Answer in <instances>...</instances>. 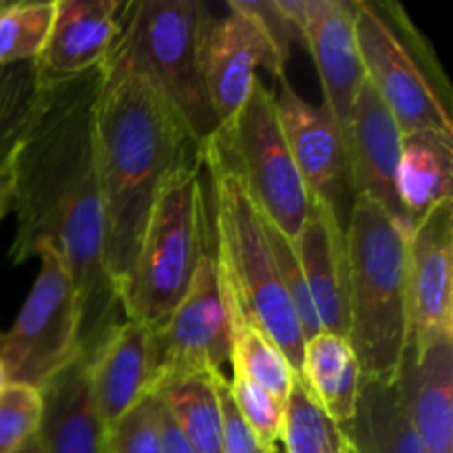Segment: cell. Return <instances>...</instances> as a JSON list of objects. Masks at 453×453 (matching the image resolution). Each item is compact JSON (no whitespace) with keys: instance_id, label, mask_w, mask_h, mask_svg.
<instances>
[{"instance_id":"277c9868","label":"cell","mask_w":453,"mask_h":453,"mask_svg":"<svg viewBox=\"0 0 453 453\" xmlns=\"http://www.w3.org/2000/svg\"><path fill=\"white\" fill-rule=\"evenodd\" d=\"M203 164L211 181L215 259L226 305L257 323L299 376L305 336L279 277L264 219L212 140L203 142Z\"/></svg>"},{"instance_id":"3957f363","label":"cell","mask_w":453,"mask_h":453,"mask_svg":"<svg viewBox=\"0 0 453 453\" xmlns=\"http://www.w3.org/2000/svg\"><path fill=\"white\" fill-rule=\"evenodd\" d=\"M380 203L354 197L345 228L348 343L363 379L394 383L410 348L407 239Z\"/></svg>"},{"instance_id":"30bf717a","label":"cell","mask_w":453,"mask_h":453,"mask_svg":"<svg viewBox=\"0 0 453 453\" xmlns=\"http://www.w3.org/2000/svg\"><path fill=\"white\" fill-rule=\"evenodd\" d=\"M230 352V317L212 243L199 259L184 299L162 326L150 330L149 396L188 376H224Z\"/></svg>"},{"instance_id":"7402d4cb","label":"cell","mask_w":453,"mask_h":453,"mask_svg":"<svg viewBox=\"0 0 453 453\" xmlns=\"http://www.w3.org/2000/svg\"><path fill=\"white\" fill-rule=\"evenodd\" d=\"M453 186V135L418 131L403 135L396 195L411 226L432 208L449 202Z\"/></svg>"},{"instance_id":"ba28073f","label":"cell","mask_w":453,"mask_h":453,"mask_svg":"<svg viewBox=\"0 0 453 453\" xmlns=\"http://www.w3.org/2000/svg\"><path fill=\"white\" fill-rule=\"evenodd\" d=\"M264 219L295 239L310 212V195L295 166L274 93L257 78L234 119L211 137Z\"/></svg>"},{"instance_id":"cb8c5ba5","label":"cell","mask_w":453,"mask_h":453,"mask_svg":"<svg viewBox=\"0 0 453 453\" xmlns=\"http://www.w3.org/2000/svg\"><path fill=\"white\" fill-rule=\"evenodd\" d=\"M215 379L188 376V379L173 380L153 394L162 398L181 436L195 453L224 451V420H221Z\"/></svg>"},{"instance_id":"d6986e66","label":"cell","mask_w":453,"mask_h":453,"mask_svg":"<svg viewBox=\"0 0 453 453\" xmlns=\"http://www.w3.org/2000/svg\"><path fill=\"white\" fill-rule=\"evenodd\" d=\"M40 394L42 414L35 434L40 453H100L104 427L93 398L87 357H75Z\"/></svg>"},{"instance_id":"d4e9b609","label":"cell","mask_w":453,"mask_h":453,"mask_svg":"<svg viewBox=\"0 0 453 453\" xmlns=\"http://www.w3.org/2000/svg\"><path fill=\"white\" fill-rule=\"evenodd\" d=\"M228 317L230 339H233V352H230V367H233V372L259 385L261 389L273 394L277 401L286 405L296 379L286 354L250 319H246L243 314L234 312L230 308Z\"/></svg>"},{"instance_id":"603a6c76","label":"cell","mask_w":453,"mask_h":453,"mask_svg":"<svg viewBox=\"0 0 453 453\" xmlns=\"http://www.w3.org/2000/svg\"><path fill=\"white\" fill-rule=\"evenodd\" d=\"M343 436L361 453H423L401 379L394 383L361 379L357 414Z\"/></svg>"},{"instance_id":"5b68a950","label":"cell","mask_w":453,"mask_h":453,"mask_svg":"<svg viewBox=\"0 0 453 453\" xmlns=\"http://www.w3.org/2000/svg\"><path fill=\"white\" fill-rule=\"evenodd\" d=\"M208 195L203 153L164 181L131 270L119 286L124 317L153 330L184 299L199 259L215 243Z\"/></svg>"},{"instance_id":"e0dca14e","label":"cell","mask_w":453,"mask_h":453,"mask_svg":"<svg viewBox=\"0 0 453 453\" xmlns=\"http://www.w3.org/2000/svg\"><path fill=\"white\" fill-rule=\"evenodd\" d=\"M292 242L321 332L348 336V252L343 224L330 208L312 202Z\"/></svg>"},{"instance_id":"484cf974","label":"cell","mask_w":453,"mask_h":453,"mask_svg":"<svg viewBox=\"0 0 453 453\" xmlns=\"http://www.w3.org/2000/svg\"><path fill=\"white\" fill-rule=\"evenodd\" d=\"M38 96L40 75L35 62L0 65V168L12 164L35 113Z\"/></svg>"},{"instance_id":"52a82bcc","label":"cell","mask_w":453,"mask_h":453,"mask_svg":"<svg viewBox=\"0 0 453 453\" xmlns=\"http://www.w3.org/2000/svg\"><path fill=\"white\" fill-rule=\"evenodd\" d=\"M354 34L363 73L401 127L403 135H453L449 91L436 56L394 3L354 0Z\"/></svg>"},{"instance_id":"4316f807","label":"cell","mask_w":453,"mask_h":453,"mask_svg":"<svg viewBox=\"0 0 453 453\" xmlns=\"http://www.w3.org/2000/svg\"><path fill=\"white\" fill-rule=\"evenodd\" d=\"M56 0L4 3L0 9V65L35 62L44 49Z\"/></svg>"},{"instance_id":"d590c367","label":"cell","mask_w":453,"mask_h":453,"mask_svg":"<svg viewBox=\"0 0 453 453\" xmlns=\"http://www.w3.org/2000/svg\"><path fill=\"white\" fill-rule=\"evenodd\" d=\"M20 453H40V449H38V442H35V438H34V441H31L29 445H27L25 449H22Z\"/></svg>"},{"instance_id":"2e32d148","label":"cell","mask_w":453,"mask_h":453,"mask_svg":"<svg viewBox=\"0 0 453 453\" xmlns=\"http://www.w3.org/2000/svg\"><path fill=\"white\" fill-rule=\"evenodd\" d=\"M124 3L56 0L53 25L35 60L40 82L71 80L104 65L119 34Z\"/></svg>"},{"instance_id":"8fae6325","label":"cell","mask_w":453,"mask_h":453,"mask_svg":"<svg viewBox=\"0 0 453 453\" xmlns=\"http://www.w3.org/2000/svg\"><path fill=\"white\" fill-rule=\"evenodd\" d=\"M308 47L323 88V109L330 113L345 144L349 115L361 88V56L354 34V0H279Z\"/></svg>"},{"instance_id":"5bb4252c","label":"cell","mask_w":453,"mask_h":453,"mask_svg":"<svg viewBox=\"0 0 453 453\" xmlns=\"http://www.w3.org/2000/svg\"><path fill=\"white\" fill-rule=\"evenodd\" d=\"M286 65L257 22L230 0L228 13L212 18L203 42V84L219 128L233 122L250 97L257 66L279 84L286 80Z\"/></svg>"},{"instance_id":"1f68e13d","label":"cell","mask_w":453,"mask_h":453,"mask_svg":"<svg viewBox=\"0 0 453 453\" xmlns=\"http://www.w3.org/2000/svg\"><path fill=\"white\" fill-rule=\"evenodd\" d=\"M217 396H219L221 420H224V451L221 453H268L257 442L248 425L243 423L242 414L234 407L230 396V385L226 376H217Z\"/></svg>"},{"instance_id":"8992f818","label":"cell","mask_w":453,"mask_h":453,"mask_svg":"<svg viewBox=\"0 0 453 453\" xmlns=\"http://www.w3.org/2000/svg\"><path fill=\"white\" fill-rule=\"evenodd\" d=\"M211 22L199 0L124 3L119 34L111 47L150 80L202 144L219 131L203 84V42Z\"/></svg>"},{"instance_id":"9c48e42d","label":"cell","mask_w":453,"mask_h":453,"mask_svg":"<svg viewBox=\"0 0 453 453\" xmlns=\"http://www.w3.org/2000/svg\"><path fill=\"white\" fill-rule=\"evenodd\" d=\"M40 273L12 327L0 332V370L7 385L42 389L80 357L78 303L66 265L51 243L35 252Z\"/></svg>"},{"instance_id":"4dcf8cb0","label":"cell","mask_w":453,"mask_h":453,"mask_svg":"<svg viewBox=\"0 0 453 453\" xmlns=\"http://www.w3.org/2000/svg\"><path fill=\"white\" fill-rule=\"evenodd\" d=\"M100 453H162L157 398L146 396L104 432Z\"/></svg>"},{"instance_id":"6da1fadb","label":"cell","mask_w":453,"mask_h":453,"mask_svg":"<svg viewBox=\"0 0 453 453\" xmlns=\"http://www.w3.org/2000/svg\"><path fill=\"white\" fill-rule=\"evenodd\" d=\"M102 66L40 82L35 113L12 157L16 237L9 261L35 259L42 243L62 257L78 303V343L91 357L122 323L119 290L106 265V221L96 159V100Z\"/></svg>"},{"instance_id":"e575fe53","label":"cell","mask_w":453,"mask_h":453,"mask_svg":"<svg viewBox=\"0 0 453 453\" xmlns=\"http://www.w3.org/2000/svg\"><path fill=\"white\" fill-rule=\"evenodd\" d=\"M343 453H361V451H358V449H357V447H354V445H352V442H349V441H348V438H345V436H343Z\"/></svg>"},{"instance_id":"4fadbf2b","label":"cell","mask_w":453,"mask_h":453,"mask_svg":"<svg viewBox=\"0 0 453 453\" xmlns=\"http://www.w3.org/2000/svg\"><path fill=\"white\" fill-rule=\"evenodd\" d=\"M274 109L295 166L312 202L330 208L348 228L352 188L343 137L323 106L301 97L288 80L277 84Z\"/></svg>"},{"instance_id":"f35d334b","label":"cell","mask_w":453,"mask_h":453,"mask_svg":"<svg viewBox=\"0 0 453 453\" xmlns=\"http://www.w3.org/2000/svg\"><path fill=\"white\" fill-rule=\"evenodd\" d=\"M3 4H4V0H0V9H3Z\"/></svg>"},{"instance_id":"7c38bea8","label":"cell","mask_w":453,"mask_h":453,"mask_svg":"<svg viewBox=\"0 0 453 453\" xmlns=\"http://www.w3.org/2000/svg\"><path fill=\"white\" fill-rule=\"evenodd\" d=\"M410 345L453 341V199L420 217L407 239Z\"/></svg>"},{"instance_id":"d6a6232c","label":"cell","mask_w":453,"mask_h":453,"mask_svg":"<svg viewBox=\"0 0 453 453\" xmlns=\"http://www.w3.org/2000/svg\"><path fill=\"white\" fill-rule=\"evenodd\" d=\"M157 398V423H159V445H162V453H195L193 447L186 442V438L181 436L180 427L173 420L171 411L166 410V405L162 403V398Z\"/></svg>"},{"instance_id":"7a4b0ae2","label":"cell","mask_w":453,"mask_h":453,"mask_svg":"<svg viewBox=\"0 0 453 453\" xmlns=\"http://www.w3.org/2000/svg\"><path fill=\"white\" fill-rule=\"evenodd\" d=\"M96 159L106 221V265L122 286L164 181L202 157L203 144L175 106L109 51L96 100Z\"/></svg>"},{"instance_id":"8d00e7d4","label":"cell","mask_w":453,"mask_h":453,"mask_svg":"<svg viewBox=\"0 0 453 453\" xmlns=\"http://www.w3.org/2000/svg\"><path fill=\"white\" fill-rule=\"evenodd\" d=\"M273 453H286V449H283V447H281V442H279V445H277V447H274V449H273Z\"/></svg>"},{"instance_id":"9a60e30c","label":"cell","mask_w":453,"mask_h":453,"mask_svg":"<svg viewBox=\"0 0 453 453\" xmlns=\"http://www.w3.org/2000/svg\"><path fill=\"white\" fill-rule=\"evenodd\" d=\"M403 149V131L388 106L380 102L367 80L354 100L345 133V155L352 197L380 203L398 224L414 228L396 195V171Z\"/></svg>"},{"instance_id":"f1b7e54d","label":"cell","mask_w":453,"mask_h":453,"mask_svg":"<svg viewBox=\"0 0 453 453\" xmlns=\"http://www.w3.org/2000/svg\"><path fill=\"white\" fill-rule=\"evenodd\" d=\"M230 396H233L234 407L242 414L243 423L252 432L261 447L273 453L274 447L281 442L283 420H286V405L281 401L261 389L252 380L234 374L228 379Z\"/></svg>"},{"instance_id":"f546056e","label":"cell","mask_w":453,"mask_h":453,"mask_svg":"<svg viewBox=\"0 0 453 453\" xmlns=\"http://www.w3.org/2000/svg\"><path fill=\"white\" fill-rule=\"evenodd\" d=\"M42 414V394L29 385L0 389V453H20L35 438Z\"/></svg>"},{"instance_id":"ffe728a7","label":"cell","mask_w":453,"mask_h":453,"mask_svg":"<svg viewBox=\"0 0 453 453\" xmlns=\"http://www.w3.org/2000/svg\"><path fill=\"white\" fill-rule=\"evenodd\" d=\"M403 389L423 453H453V341L425 349L410 345L401 365Z\"/></svg>"},{"instance_id":"83f0119b","label":"cell","mask_w":453,"mask_h":453,"mask_svg":"<svg viewBox=\"0 0 453 453\" xmlns=\"http://www.w3.org/2000/svg\"><path fill=\"white\" fill-rule=\"evenodd\" d=\"M281 447L286 453H343V432L310 401L299 379L286 403Z\"/></svg>"},{"instance_id":"836d02e7","label":"cell","mask_w":453,"mask_h":453,"mask_svg":"<svg viewBox=\"0 0 453 453\" xmlns=\"http://www.w3.org/2000/svg\"><path fill=\"white\" fill-rule=\"evenodd\" d=\"M9 166L0 168V224L7 217V212L13 211V177Z\"/></svg>"},{"instance_id":"ac0fdd59","label":"cell","mask_w":453,"mask_h":453,"mask_svg":"<svg viewBox=\"0 0 453 453\" xmlns=\"http://www.w3.org/2000/svg\"><path fill=\"white\" fill-rule=\"evenodd\" d=\"M149 326L124 319L87 357L104 432L149 396Z\"/></svg>"},{"instance_id":"74e56055","label":"cell","mask_w":453,"mask_h":453,"mask_svg":"<svg viewBox=\"0 0 453 453\" xmlns=\"http://www.w3.org/2000/svg\"><path fill=\"white\" fill-rule=\"evenodd\" d=\"M4 385H7V383H4V374H3V370H0V389H3Z\"/></svg>"},{"instance_id":"44dd1931","label":"cell","mask_w":453,"mask_h":453,"mask_svg":"<svg viewBox=\"0 0 453 453\" xmlns=\"http://www.w3.org/2000/svg\"><path fill=\"white\" fill-rule=\"evenodd\" d=\"M299 383L310 401L343 432L357 414L361 392V367L348 339L319 332L305 341Z\"/></svg>"}]
</instances>
